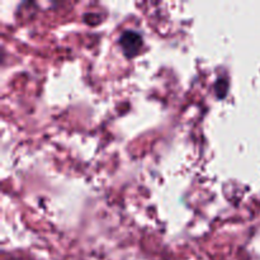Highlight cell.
Returning <instances> with one entry per match:
<instances>
[{
	"instance_id": "2",
	"label": "cell",
	"mask_w": 260,
	"mask_h": 260,
	"mask_svg": "<svg viewBox=\"0 0 260 260\" xmlns=\"http://www.w3.org/2000/svg\"><path fill=\"white\" fill-rule=\"evenodd\" d=\"M215 89H216V91H217L218 96H225L226 89H228V83H226V80H222V79H220V80L216 83Z\"/></svg>"
},
{
	"instance_id": "1",
	"label": "cell",
	"mask_w": 260,
	"mask_h": 260,
	"mask_svg": "<svg viewBox=\"0 0 260 260\" xmlns=\"http://www.w3.org/2000/svg\"><path fill=\"white\" fill-rule=\"evenodd\" d=\"M119 45H121L124 55L127 57H132V56L137 55L139 51L141 50L142 38L137 32L126 30V32L122 33L121 38H119Z\"/></svg>"
}]
</instances>
